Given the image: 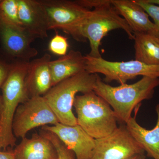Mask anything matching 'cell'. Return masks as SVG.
I'll return each mask as SVG.
<instances>
[{
	"instance_id": "8992f818",
	"label": "cell",
	"mask_w": 159,
	"mask_h": 159,
	"mask_svg": "<svg viewBox=\"0 0 159 159\" xmlns=\"http://www.w3.org/2000/svg\"><path fill=\"white\" fill-rule=\"evenodd\" d=\"M84 57L85 70L90 74H102L106 82L116 81L120 84H124L139 76L159 78V65H148L135 60L111 61L88 54Z\"/></svg>"
},
{
	"instance_id": "2e32d148",
	"label": "cell",
	"mask_w": 159,
	"mask_h": 159,
	"mask_svg": "<svg viewBox=\"0 0 159 159\" xmlns=\"http://www.w3.org/2000/svg\"><path fill=\"white\" fill-rule=\"evenodd\" d=\"M157 119L155 126L152 129H147L137 122L135 117H131L125 124L126 128L147 157L153 159H159V103L156 107Z\"/></svg>"
},
{
	"instance_id": "cb8c5ba5",
	"label": "cell",
	"mask_w": 159,
	"mask_h": 159,
	"mask_svg": "<svg viewBox=\"0 0 159 159\" xmlns=\"http://www.w3.org/2000/svg\"><path fill=\"white\" fill-rule=\"evenodd\" d=\"M0 159H16L14 151H0Z\"/></svg>"
},
{
	"instance_id": "7c38bea8",
	"label": "cell",
	"mask_w": 159,
	"mask_h": 159,
	"mask_svg": "<svg viewBox=\"0 0 159 159\" xmlns=\"http://www.w3.org/2000/svg\"><path fill=\"white\" fill-rule=\"evenodd\" d=\"M0 35L4 48L12 56L29 61L37 55V50L31 44L34 39L24 28L0 22Z\"/></svg>"
},
{
	"instance_id": "484cf974",
	"label": "cell",
	"mask_w": 159,
	"mask_h": 159,
	"mask_svg": "<svg viewBox=\"0 0 159 159\" xmlns=\"http://www.w3.org/2000/svg\"><path fill=\"white\" fill-rule=\"evenodd\" d=\"M147 2L159 6V0H145Z\"/></svg>"
},
{
	"instance_id": "e0dca14e",
	"label": "cell",
	"mask_w": 159,
	"mask_h": 159,
	"mask_svg": "<svg viewBox=\"0 0 159 159\" xmlns=\"http://www.w3.org/2000/svg\"><path fill=\"white\" fill-rule=\"evenodd\" d=\"M50 68L53 87L64 80L85 70V57L79 51L71 50L64 56L51 61Z\"/></svg>"
},
{
	"instance_id": "603a6c76",
	"label": "cell",
	"mask_w": 159,
	"mask_h": 159,
	"mask_svg": "<svg viewBox=\"0 0 159 159\" xmlns=\"http://www.w3.org/2000/svg\"><path fill=\"white\" fill-rule=\"evenodd\" d=\"M11 66L8 65L4 63L0 62V88L2 87L3 83L9 74Z\"/></svg>"
},
{
	"instance_id": "52a82bcc",
	"label": "cell",
	"mask_w": 159,
	"mask_h": 159,
	"mask_svg": "<svg viewBox=\"0 0 159 159\" xmlns=\"http://www.w3.org/2000/svg\"><path fill=\"white\" fill-rule=\"evenodd\" d=\"M39 1L45 10L49 30L60 29L77 41L80 28L90 16L92 10L80 5L76 1Z\"/></svg>"
},
{
	"instance_id": "9a60e30c",
	"label": "cell",
	"mask_w": 159,
	"mask_h": 159,
	"mask_svg": "<svg viewBox=\"0 0 159 159\" xmlns=\"http://www.w3.org/2000/svg\"><path fill=\"white\" fill-rule=\"evenodd\" d=\"M14 152L16 159H58L54 145L41 134L22 139Z\"/></svg>"
},
{
	"instance_id": "277c9868",
	"label": "cell",
	"mask_w": 159,
	"mask_h": 159,
	"mask_svg": "<svg viewBox=\"0 0 159 159\" xmlns=\"http://www.w3.org/2000/svg\"><path fill=\"white\" fill-rule=\"evenodd\" d=\"M74 107L77 124L95 139L110 134L118 127L112 109L94 91L77 95Z\"/></svg>"
},
{
	"instance_id": "44dd1931",
	"label": "cell",
	"mask_w": 159,
	"mask_h": 159,
	"mask_svg": "<svg viewBox=\"0 0 159 159\" xmlns=\"http://www.w3.org/2000/svg\"><path fill=\"white\" fill-rule=\"evenodd\" d=\"M49 50L55 55L64 56L67 54L69 43L67 38L56 32L55 35L51 39L49 43Z\"/></svg>"
},
{
	"instance_id": "7a4b0ae2",
	"label": "cell",
	"mask_w": 159,
	"mask_h": 159,
	"mask_svg": "<svg viewBox=\"0 0 159 159\" xmlns=\"http://www.w3.org/2000/svg\"><path fill=\"white\" fill-rule=\"evenodd\" d=\"M159 86V78L143 77L133 84L112 86L102 81L99 75L93 91L112 108L117 120L125 124L135 108L141 102L153 97L155 89Z\"/></svg>"
},
{
	"instance_id": "ffe728a7",
	"label": "cell",
	"mask_w": 159,
	"mask_h": 159,
	"mask_svg": "<svg viewBox=\"0 0 159 159\" xmlns=\"http://www.w3.org/2000/svg\"><path fill=\"white\" fill-rule=\"evenodd\" d=\"M41 134L54 145L57 152L58 159H76L74 152L68 148L54 134L45 130H43Z\"/></svg>"
},
{
	"instance_id": "30bf717a",
	"label": "cell",
	"mask_w": 159,
	"mask_h": 159,
	"mask_svg": "<svg viewBox=\"0 0 159 159\" xmlns=\"http://www.w3.org/2000/svg\"><path fill=\"white\" fill-rule=\"evenodd\" d=\"M43 130L54 134L70 150L76 159H91L95 147V139L78 124L64 125L59 123L42 127Z\"/></svg>"
},
{
	"instance_id": "ac0fdd59",
	"label": "cell",
	"mask_w": 159,
	"mask_h": 159,
	"mask_svg": "<svg viewBox=\"0 0 159 159\" xmlns=\"http://www.w3.org/2000/svg\"><path fill=\"white\" fill-rule=\"evenodd\" d=\"M135 60L148 65H159V38L148 33L134 34Z\"/></svg>"
},
{
	"instance_id": "4316f807",
	"label": "cell",
	"mask_w": 159,
	"mask_h": 159,
	"mask_svg": "<svg viewBox=\"0 0 159 159\" xmlns=\"http://www.w3.org/2000/svg\"><path fill=\"white\" fill-rule=\"evenodd\" d=\"M2 96H0V120H1V113H2Z\"/></svg>"
},
{
	"instance_id": "5bb4252c",
	"label": "cell",
	"mask_w": 159,
	"mask_h": 159,
	"mask_svg": "<svg viewBox=\"0 0 159 159\" xmlns=\"http://www.w3.org/2000/svg\"><path fill=\"white\" fill-rule=\"evenodd\" d=\"M111 3L125 19L134 34L148 33L157 36V28L149 15L134 0H111Z\"/></svg>"
},
{
	"instance_id": "ba28073f",
	"label": "cell",
	"mask_w": 159,
	"mask_h": 159,
	"mask_svg": "<svg viewBox=\"0 0 159 159\" xmlns=\"http://www.w3.org/2000/svg\"><path fill=\"white\" fill-rule=\"evenodd\" d=\"M59 122L43 96H35L19 106L13 119L12 131L16 138L23 139L34 128Z\"/></svg>"
},
{
	"instance_id": "5b68a950",
	"label": "cell",
	"mask_w": 159,
	"mask_h": 159,
	"mask_svg": "<svg viewBox=\"0 0 159 159\" xmlns=\"http://www.w3.org/2000/svg\"><path fill=\"white\" fill-rule=\"evenodd\" d=\"M98 76L97 74L82 71L58 83L43 96L60 123L77 125V117L72 110L75 97L78 93L93 91Z\"/></svg>"
},
{
	"instance_id": "9c48e42d",
	"label": "cell",
	"mask_w": 159,
	"mask_h": 159,
	"mask_svg": "<svg viewBox=\"0 0 159 159\" xmlns=\"http://www.w3.org/2000/svg\"><path fill=\"white\" fill-rule=\"evenodd\" d=\"M145 151L135 141L125 124L104 138L95 139L91 159H127Z\"/></svg>"
},
{
	"instance_id": "d4e9b609",
	"label": "cell",
	"mask_w": 159,
	"mask_h": 159,
	"mask_svg": "<svg viewBox=\"0 0 159 159\" xmlns=\"http://www.w3.org/2000/svg\"><path fill=\"white\" fill-rule=\"evenodd\" d=\"M145 158L146 157L144 154H141L136 155L127 159H145Z\"/></svg>"
},
{
	"instance_id": "d6986e66",
	"label": "cell",
	"mask_w": 159,
	"mask_h": 159,
	"mask_svg": "<svg viewBox=\"0 0 159 159\" xmlns=\"http://www.w3.org/2000/svg\"><path fill=\"white\" fill-rule=\"evenodd\" d=\"M0 22L23 28L18 14L17 0H3L0 2Z\"/></svg>"
},
{
	"instance_id": "6da1fadb",
	"label": "cell",
	"mask_w": 159,
	"mask_h": 159,
	"mask_svg": "<svg viewBox=\"0 0 159 159\" xmlns=\"http://www.w3.org/2000/svg\"><path fill=\"white\" fill-rule=\"evenodd\" d=\"M77 3L87 9L93 8L92 13L80 28L77 41L88 39L91 57L100 58L99 47L108 32L117 29L124 30L129 38L134 39V34L125 19L118 13L111 0H78Z\"/></svg>"
},
{
	"instance_id": "8fae6325",
	"label": "cell",
	"mask_w": 159,
	"mask_h": 159,
	"mask_svg": "<svg viewBox=\"0 0 159 159\" xmlns=\"http://www.w3.org/2000/svg\"><path fill=\"white\" fill-rule=\"evenodd\" d=\"M19 17L23 28L34 39L48 37V18L39 0H17Z\"/></svg>"
},
{
	"instance_id": "3957f363",
	"label": "cell",
	"mask_w": 159,
	"mask_h": 159,
	"mask_svg": "<svg viewBox=\"0 0 159 159\" xmlns=\"http://www.w3.org/2000/svg\"><path fill=\"white\" fill-rule=\"evenodd\" d=\"M28 66L18 63L11 66L2 86V106L0 120V148L6 149L16 145L12 131L15 114L19 106L30 98L26 86Z\"/></svg>"
},
{
	"instance_id": "83f0119b",
	"label": "cell",
	"mask_w": 159,
	"mask_h": 159,
	"mask_svg": "<svg viewBox=\"0 0 159 159\" xmlns=\"http://www.w3.org/2000/svg\"><path fill=\"white\" fill-rule=\"evenodd\" d=\"M1 2V0H0V2Z\"/></svg>"
},
{
	"instance_id": "4fadbf2b",
	"label": "cell",
	"mask_w": 159,
	"mask_h": 159,
	"mask_svg": "<svg viewBox=\"0 0 159 159\" xmlns=\"http://www.w3.org/2000/svg\"><path fill=\"white\" fill-rule=\"evenodd\" d=\"M51 61V55L46 53L39 58L29 61L26 83L30 97L43 96L52 87Z\"/></svg>"
},
{
	"instance_id": "7402d4cb",
	"label": "cell",
	"mask_w": 159,
	"mask_h": 159,
	"mask_svg": "<svg viewBox=\"0 0 159 159\" xmlns=\"http://www.w3.org/2000/svg\"><path fill=\"white\" fill-rule=\"evenodd\" d=\"M154 20L157 28V36L159 38V6L150 4L145 0H134Z\"/></svg>"
}]
</instances>
